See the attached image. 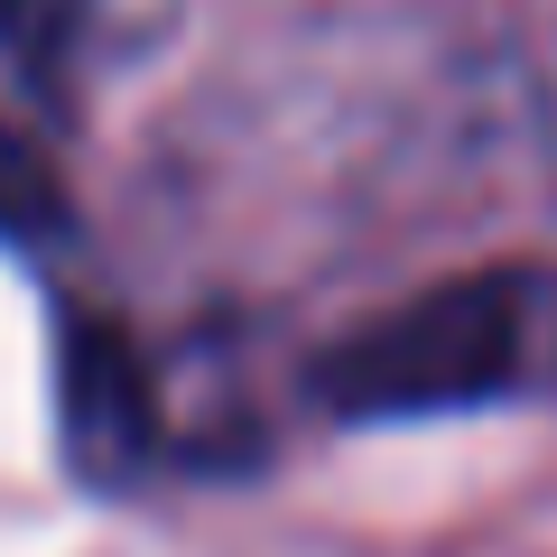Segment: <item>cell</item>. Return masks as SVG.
I'll return each mask as SVG.
<instances>
[{
	"mask_svg": "<svg viewBox=\"0 0 557 557\" xmlns=\"http://www.w3.org/2000/svg\"><path fill=\"white\" fill-rule=\"evenodd\" d=\"M307 391L354 428L557 399V260H483L372 307L307 362Z\"/></svg>",
	"mask_w": 557,
	"mask_h": 557,
	"instance_id": "cell-1",
	"label": "cell"
},
{
	"mask_svg": "<svg viewBox=\"0 0 557 557\" xmlns=\"http://www.w3.org/2000/svg\"><path fill=\"white\" fill-rule=\"evenodd\" d=\"M186 0H0V57L38 102L75 112L177 38Z\"/></svg>",
	"mask_w": 557,
	"mask_h": 557,
	"instance_id": "cell-2",
	"label": "cell"
},
{
	"mask_svg": "<svg viewBox=\"0 0 557 557\" xmlns=\"http://www.w3.org/2000/svg\"><path fill=\"white\" fill-rule=\"evenodd\" d=\"M65 456L102 493L159 456V391H149L139 354L94 317H75V335H65Z\"/></svg>",
	"mask_w": 557,
	"mask_h": 557,
	"instance_id": "cell-3",
	"label": "cell"
},
{
	"mask_svg": "<svg viewBox=\"0 0 557 557\" xmlns=\"http://www.w3.org/2000/svg\"><path fill=\"white\" fill-rule=\"evenodd\" d=\"M0 223H10V233H47V223H57V177H47L38 149H20L10 131H0Z\"/></svg>",
	"mask_w": 557,
	"mask_h": 557,
	"instance_id": "cell-4",
	"label": "cell"
}]
</instances>
